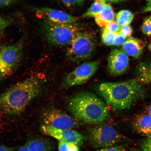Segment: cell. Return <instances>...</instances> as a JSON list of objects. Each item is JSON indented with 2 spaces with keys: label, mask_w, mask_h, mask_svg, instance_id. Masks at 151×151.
Here are the masks:
<instances>
[{
  "label": "cell",
  "mask_w": 151,
  "mask_h": 151,
  "mask_svg": "<svg viewBox=\"0 0 151 151\" xmlns=\"http://www.w3.org/2000/svg\"><path fill=\"white\" fill-rule=\"evenodd\" d=\"M22 53V46L19 43L0 47V80L14 73L20 63Z\"/></svg>",
  "instance_id": "6"
},
{
  "label": "cell",
  "mask_w": 151,
  "mask_h": 151,
  "mask_svg": "<svg viewBox=\"0 0 151 151\" xmlns=\"http://www.w3.org/2000/svg\"><path fill=\"white\" fill-rule=\"evenodd\" d=\"M37 14L46 21L52 23L70 24L76 23L78 20L76 17L73 16L63 11L49 8L42 7L37 9Z\"/></svg>",
  "instance_id": "12"
},
{
  "label": "cell",
  "mask_w": 151,
  "mask_h": 151,
  "mask_svg": "<svg viewBox=\"0 0 151 151\" xmlns=\"http://www.w3.org/2000/svg\"><path fill=\"white\" fill-rule=\"evenodd\" d=\"M151 12V3L147 4L142 11L143 13H147Z\"/></svg>",
  "instance_id": "32"
},
{
  "label": "cell",
  "mask_w": 151,
  "mask_h": 151,
  "mask_svg": "<svg viewBox=\"0 0 151 151\" xmlns=\"http://www.w3.org/2000/svg\"><path fill=\"white\" fill-rule=\"evenodd\" d=\"M106 4L105 0H94L93 3L89 8L83 14V17H94L101 12Z\"/></svg>",
  "instance_id": "18"
},
{
  "label": "cell",
  "mask_w": 151,
  "mask_h": 151,
  "mask_svg": "<svg viewBox=\"0 0 151 151\" xmlns=\"http://www.w3.org/2000/svg\"><path fill=\"white\" fill-rule=\"evenodd\" d=\"M58 149L59 151H80L78 145L62 141H59Z\"/></svg>",
  "instance_id": "21"
},
{
  "label": "cell",
  "mask_w": 151,
  "mask_h": 151,
  "mask_svg": "<svg viewBox=\"0 0 151 151\" xmlns=\"http://www.w3.org/2000/svg\"><path fill=\"white\" fill-rule=\"evenodd\" d=\"M66 6L68 7H71L77 4V0H61Z\"/></svg>",
  "instance_id": "30"
},
{
  "label": "cell",
  "mask_w": 151,
  "mask_h": 151,
  "mask_svg": "<svg viewBox=\"0 0 151 151\" xmlns=\"http://www.w3.org/2000/svg\"><path fill=\"white\" fill-rule=\"evenodd\" d=\"M134 128L143 135L151 136V116L148 113H141L135 116L133 120Z\"/></svg>",
  "instance_id": "14"
},
{
  "label": "cell",
  "mask_w": 151,
  "mask_h": 151,
  "mask_svg": "<svg viewBox=\"0 0 151 151\" xmlns=\"http://www.w3.org/2000/svg\"><path fill=\"white\" fill-rule=\"evenodd\" d=\"M14 149L9 147L0 145V151H14Z\"/></svg>",
  "instance_id": "31"
},
{
  "label": "cell",
  "mask_w": 151,
  "mask_h": 151,
  "mask_svg": "<svg viewBox=\"0 0 151 151\" xmlns=\"http://www.w3.org/2000/svg\"><path fill=\"white\" fill-rule=\"evenodd\" d=\"M148 113L151 116V104L149 106L148 109Z\"/></svg>",
  "instance_id": "36"
},
{
  "label": "cell",
  "mask_w": 151,
  "mask_h": 151,
  "mask_svg": "<svg viewBox=\"0 0 151 151\" xmlns=\"http://www.w3.org/2000/svg\"><path fill=\"white\" fill-rule=\"evenodd\" d=\"M96 42L95 34L89 31H81L68 46L66 55L73 62H80L87 59L93 54Z\"/></svg>",
  "instance_id": "5"
},
{
  "label": "cell",
  "mask_w": 151,
  "mask_h": 151,
  "mask_svg": "<svg viewBox=\"0 0 151 151\" xmlns=\"http://www.w3.org/2000/svg\"><path fill=\"white\" fill-rule=\"evenodd\" d=\"M99 65L98 61L83 63L66 76L63 81V86L68 88L85 83L95 74Z\"/></svg>",
  "instance_id": "8"
},
{
  "label": "cell",
  "mask_w": 151,
  "mask_h": 151,
  "mask_svg": "<svg viewBox=\"0 0 151 151\" xmlns=\"http://www.w3.org/2000/svg\"><path fill=\"white\" fill-rule=\"evenodd\" d=\"M141 30L145 35L151 36V15L145 18L141 24Z\"/></svg>",
  "instance_id": "22"
},
{
  "label": "cell",
  "mask_w": 151,
  "mask_h": 151,
  "mask_svg": "<svg viewBox=\"0 0 151 151\" xmlns=\"http://www.w3.org/2000/svg\"><path fill=\"white\" fill-rule=\"evenodd\" d=\"M122 148L121 147L119 146H113L104 148L96 151H122Z\"/></svg>",
  "instance_id": "28"
},
{
  "label": "cell",
  "mask_w": 151,
  "mask_h": 151,
  "mask_svg": "<svg viewBox=\"0 0 151 151\" xmlns=\"http://www.w3.org/2000/svg\"><path fill=\"white\" fill-rule=\"evenodd\" d=\"M41 130L45 134L54 138L59 141L80 145L84 137L79 132L72 129H58L45 124L41 126Z\"/></svg>",
  "instance_id": "11"
},
{
  "label": "cell",
  "mask_w": 151,
  "mask_h": 151,
  "mask_svg": "<svg viewBox=\"0 0 151 151\" xmlns=\"http://www.w3.org/2000/svg\"><path fill=\"white\" fill-rule=\"evenodd\" d=\"M124 0H105L106 2L109 3H119L124 1Z\"/></svg>",
  "instance_id": "34"
},
{
  "label": "cell",
  "mask_w": 151,
  "mask_h": 151,
  "mask_svg": "<svg viewBox=\"0 0 151 151\" xmlns=\"http://www.w3.org/2000/svg\"><path fill=\"white\" fill-rule=\"evenodd\" d=\"M126 38L124 36L121 35L119 33H117L116 38H115L114 44L115 46H119L123 45L125 42Z\"/></svg>",
  "instance_id": "27"
},
{
  "label": "cell",
  "mask_w": 151,
  "mask_h": 151,
  "mask_svg": "<svg viewBox=\"0 0 151 151\" xmlns=\"http://www.w3.org/2000/svg\"><path fill=\"white\" fill-rule=\"evenodd\" d=\"M141 146L143 151H151V136L142 142Z\"/></svg>",
  "instance_id": "26"
},
{
  "label": "cell",
  "mask_w": 151,
  "mask_h": 151,
  "mask_svg": "<svg viewBox=\"0 0 151 151\" xmlns=\"http://www.w3.org/2000/svg\"><path fill=\"white\" fill-rule=\"evenodd\" d=\"M44 124L58 129H72L78 125L77 120L58 109H51L43 114Z\"/></svg>",
  "instance_id": "9"
},
{
  "label": "cell",
  "mask_w": 151,
  "mask_h": 151,
  "mask_svg": "<svg viewBox=\"0 0 151 151\" xmlns=\"http://www.w3.org/2000/svg\"><path fill=\"white\" fill-rule=\"evenodd\" d=\"M29 151H51L50 143L45 139H34L28 141L25 144Z\"/></svg>",
  "instance_id": "17"
},
{
  "label": "cell",
  "mask_w": 151,
  "mask_h": 151,
  "mask_svg": "<svg viewBox=\"0 0 151 151\" xmlns=\"http://www.w3.org/2000/svg\"><path fill=\"white\" fill-rule=\"evenodd\" d=\"M122 136L112 126L104 125L94 127L88 135L90 143L96 148H106L119 142Z\"/></svg>",
  "instance_id": "7"
},
{
  "label": "cell",
  "mask_w": 151,
  "mask_h": 151,
  "mask_svg": "<svg viewBox=\"0 0 151 151\" xmlns=\"http://www.w3.org/2000/svg\"><path fill=\"white\" fill-rule=\"evenodd\" d=\"M115 13L110 4H106L102 10L94 17L96 23L99 27L103 28L114 20Z\"/></svg>",
  "instance_id": "15"
},
{
  "label": "cell",
  "mask_w": 151,
  "mask_h": 151,
  "mask_svg": "<svg viewBox=\"0 0 151 151\" xmlns=\"http://www.w3.org/2000/svg\"><path fill=\"white\" fill-rule=\"evenodd\" d=\"M99 94L113 111L128 109L142 98L145 90L136 79L118 82L102 83L98 89Z\"/></svg>",
  "instance_id": "2"
},
{
  "label": "cell",
  "mask_w": 151,
  "mask_h": 151,
  "mask_svg": "<svg viewBox=\"0 0 151 151\" xmlns=\"http://www.w3.org/2000/svg\"><path fill=\"white\" fill-rule=\"evenodd\" d=\"M133 31V28L130 24H128L121 26L119 32L127 38L131 37Z\"/></svg>",
  "instance_id": "24"
},
{
  "label": "cell",
  "mask_w": 151,
  "mask_h": 151,
  "mask_svg": "<svg viewBox=\"0 0 151 151\" xmlns=\"http://www.w3.org/2000/svg\"><path fill=\"white\" fill-rule=\"evenodd\" d=\"M10 20L0 16V35L2 34L5 29L10 25Z\"/></svg>",
  "instance_id": "25"
},
{
  "label": "cell",
  "mask_w": 151,
  "mask_h": 151,
  "mask_svg": "<svg viewBox=\"0 0 151 151\" xmlns=\"http://www.w3.org/2000/svg\"><path fill=\"white\" fill-rule=\"evenodd\" d=\"M134 151H144L141 150H134Z\"/></svg>",
  "instance_id": "39"
},
{
  "label": "cell",
  "mask_w": 151,
  "mask_h": 151,
  "mask_svg": "<svg viewBox=\"0 0 151 151\" xmlns=\"http://www.w3.org/2000/svg\"><path fill=\"white\" fill-rule=\"evenodd\" d=\"M147 4H150L151 3V0H146Z\"/></svg>",
  "instance_id": "38"
},
{
  "label": "cell",
  "mask_w": 151,
  "mask_h": 151,
  "mask_svg": "<svg viewBox=\"0 0 151 151\" xmlns=\"http://www.w3.org/2000/svg\"><path fill=\"white\" fill-rule=\"evenodd\" d=\"M147 45V42L142 40L131 37L122 45V50L128 56L138 58L142 54Z\"/></svg>",
  "instance_id": "13"
},
{
  "label": "cell",
  "mask_w": 151,
  "mask_h": 151,
  "mask_svg": "<svg viewBox=\"0 0 151 151\" xmlns=\"http://www.w3.org/2000/svg\"><path fill=\"white\" fill-rule=\"evenodd\" d=\"M45 81L37 76L28 77L13 85L0 94V114H19L39 95Z\"/></svg>",
  "instance_id": "1"
},
{
  "label": "cell",
  "mask_w": 151,
  "mask_h": 151,
  "mask_svg": "<svg viewBox=\"0 0 151 151\" xmlns=\"http://www.w3.org/2000/svg\"><path fill=\"white\" fill-rule=\"evenodd\" d=\"M107 69L113 76L121 75L125 73L129 65L128 56L122 49H113L107 58Z\"/></svg>",
  "instance_id": "10"
},
{
  "label": "cell",
  "mask_w": 151,
  "mask_h": 151,
  "mask_svg": "<svg viewBox=\"0 0 151 151\" xmlns=\"http://www.w3.org/2000/svg\"><path fill=\"white\" fill-rule=\"evenodd\" d=\"M148 48L149 50H150V51L151 52V42L149 45Z\"/></svg>",
  "instance_id": "37"
},
{
  "label": "cell",
  "mask_w": 151,
  "mask_h": 151,
  "mask_svg": "<svg viewBox=\"0 0 151 151\" xmlns=\"http://www.w3.org/2000/svg\"><path fill=\"white\" fill-rule=\"evenodd\" d=\"M120 26L117 23L116 21L110 22L103 28L102 31H106L113 33H118L119 31Z\"/></svg>",
  "instance_id": "23"
},
{
  "label": "cell",
  "mask_w": 151,
  "mask_h": 151,
  "mask_svg": "<svg viewBox=\"0 0 151 151\" xmlns=\"http://www.w3.org/2000/svg\"><path fill=\"white\" fill-rule=\"evenodd\" d=\"M68 108L73 118L86 123H101L109 116L106 105L90 92H81L73 96L69 102Z\"/></svg>",
  "instance_id": "3"
},
{
  "label": "cell",
  "mask_w": 151,
  "mask_h": 151,
  "mask_svg": "<svg viewBox=\"0 0 151 151\" xmlns=\"http://www.w3.org/2000/svg\"><path fill=\"white\" fill-rule=\"evenodd\" d=\"M17 1V0H0V7L10 5Z\"/></svg>",
  "instance_id": "29"
},
{
  "label": "cell",
  "mask_w": 151,
  "mask_h": 151,
  "mask_svg": "<svg viewBox=\"0 0 151 151\" xmlns=\"http://www.w3.org/2000/svg\"><path fill=\"white\" fill-rule=\"evenodd\" d=\"M17 151H29L26 145L25 144L22 147Z\"/></svg>",
  "instance_id": "33"
},
{
  "label": "cell",
  "mask_w": 151,
  "mask_h": 151,
  "mask_svg": "<svg viewBox=\"0 0 151 151\" xmlns=\"http://www.w3.org/2000/svg\"><path fill=\"white\" fill-rule=\"evenodd\" d=\"M117 33L106 31H102V41L104 44L107 46H113Z\"/></svg>",
  "instance_id": "20"
},
{
  "label": "cell",
  "mask_w": 151,
  "mask_h": 151,
  "mask_svg": "<svg viewBox=\"0 0 151 151\" xmlns=\"http://www.w3.org/2000/svg\"><path fill=\"white\" fill-rule=\"evenodd\" d=\"M42 28L48 42L56 46H68L77 34L81 31L80 26L76 23L58 24L45 20Z\"/></svg>",
  "instance_id": "4"
},
{
  "label": "cell",
  "mask_w": 151,
  "mask_h": 151,
  "mask_svg": "<svg viewBox=\"0 0 151 151\" xmlns=\"http://www.w3.org/2000/svg\"><path fill=\"white\" fill-rule=\"evenodd\" d=\"M136 80L142 84L151 83V62H142L135 70Z\"/></svg>",
  "instance_id": "16"
},
{
  "label": "cell",
  "mask_w": 151,
  "mask_h": 151,
  "mask_svg": "<svg viewBox=\"0 0 151 151\" xmlns=\"http://www.w3.org/2000/svg\"><path fill=\"white\" fill-rule=\"evenodd\" d=\"M77 4L81 5L86 0H77Z\"/></svg>",
  "instance_id": "35"
},
{
  "label": "cell",
  "mask_w": 151,
  "mask_h": 151,
  "mask_svg": "<svg viewBox=\"0 0 151 151\" xmlns=\"http://www.w3.org/2000/svg\"><path fill=\"white\" fill-rule=\"evenodd\" d=\"M115 17L116 22L121 27L131 24L134 18V15L129 10L122 9L117 13Z\"/></svg>",
  "instance_id": "19"
}]
</instances>
